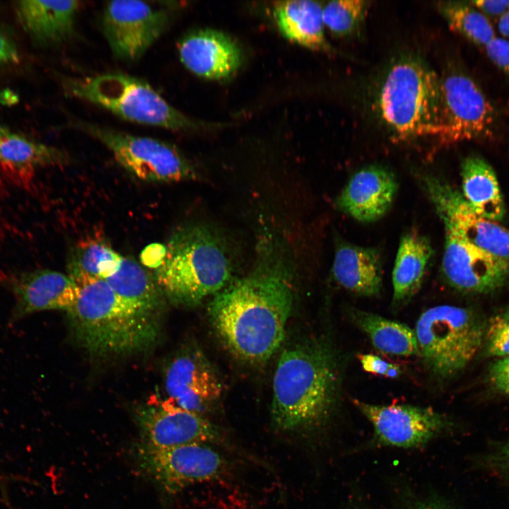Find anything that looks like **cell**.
Wrapping results in <instances>:
<instances>
[{
  "label": "cell",
  "mask_w": 509,
  "mask_h": 509,
  "mask_svg": "<svg viewBox=\"0 0 509 509\" xmlns=\"http://www.w3.org/2000/svg\"><path fill=\"white\" fill-rule=\"evenodd\" d=\"M353 402L373 425L376 441L383 445L419 447L448 426L447 419L431 408L404 404L378 405L357 399Z\"/></svg>",
  "instance_id": "13"
},
{
  "label": "cell",
  "mask_w": 509,
  "mask_h": 509,
  "mask_svg": "<svg viewBox=\"0 0 509 509\" xmlns=\"http://www.w3.org/2000/svg\"><path fill=\"white\" fill-rule=\"evenodd\" d=\"M339 393V370L327 345L315 340L291 346L273 378L272 423L283 432L316 428L332 414Z\"/></svg>",
  "instance_id": "2"
},
{
  "label": "cell",
  "mask_w": 509,
  "mask_h": 509,
  "mask_svg": "<svg viewBox=\"0 0 509 509\" xmlns=\"http://www.w3.org/2000/svg\"><path fill=\"white\" fill-rule=\"evenodd\" d=\"M19 54L15 44L0 28V65L16 64Z\"/></svg>",
  "instance_id": "34"
},
{
  "label": "cell",
  "mask_w": 509,
  "mask_h": 509,
  "mask_svg": "<svg viewBox=\"0 0 509 509\" xmlns=\"http://www.w3.org/2000/svg\"><path fill=\"white\" fill-rule=\"evenodd\" d=\"M489 380L496 390L509 395V355L501 358L492 365Z\"/></svg>",
  "instance_id": "32"
},
{
  "label": "cell",
  "mask_w": 509,
  "mask_h": 509,
  "mask_svg": "<svg viewBox=\"0 0 509 509\" xmlns=\"http://www.w3.org/2000/svg\"><path fill=\"white\" fill-rule=\"evenodd\" d=\"M423 180L445 230L509 262V229L477 214L462 193L447 182L431 175Z\"/></svg>",
  "instance_id": "12"
},
{
  "label": "cell",
  "mask_w": 509,
  "mask_h": 509,
  "mask_svg": "<svg viewBox=\"0 0 509 509\" xmlns=\"http://www.w3.org/2000/svg\"><path fill=\"white\" fill-rule=\"evenodd\" d=\"M10 134L11 132L5 127L0 124V141Z\"/></svg>",
  "instance_id": "41"
},
{
  "label": "cell",
  "mask_w": 509,
  "mask_h": 509,
  "mask_svg": "<svg viewBox=\"0 0 509 509\" xmlns=\"http://www.w3.org/2000/svg\"><path fill=\"white\" fill-rule=\"evenodd\" d=\"M182 63L193 74L208 79H223L240 67L242 53L227 35L213 30L193 31L177 45Z\"/></svg>",
  "instance_id": "17"
},
{
  "label": "cell",
  "mask_w": 509,
  "mask_h": 509,
  "mask_svg": "<svg viewBox=\"0 0 509 509\" xmlns=\"http://www.w3.org/2000/svg\"><path fill=\"white\" fill-rule=\"evenodd\" d=\"M274 16L279 30L289 40L312 50L333 52L324 35L322 6L318 2L278 1Z\"/></svg>",
  "instance_id": "21"
},
{
  "label": "cell",
  "mask_w": 509,
  "mask_h": 509,
  "mask_svg": "<svg viewBox=\"0 0 509 509\" xmlns=\"http://www.w3.org/2000/svg\"><path fill=\"white\" fill-rule=\"evenodd\" d=\"M397 185L394 175L378 165L357 171L337 199L341 211L355 219L370 222L381 218L390 207Z\"/></svg>",
  "instance_id": "19"
},
{
  "label": "cell",
  "mask_w": 509,
  "mask_h": 509,
  "mask_svg": "<svg viewBox=\"0 0 509 509\" xmlns=\"http://www.w3.org/2000/svg\"><path fill=\"white\" fill-rule=\"evenodd\" d=\"M167 398L176 406L200 414L220 399L223 386L204 355L196 348L180 351L168 365L164 379Z\"/></svg>",
  "instance_id": "16"
},
{
  "label": "cell",
  "mask_w": 509,
  "mask_h": 509,
  "mask_svg": "<svg viewBox=\"0 0 509 509\" xmlns=\"http://www.w3.org/2000/svg\"><path fill=\"white\" fill-rule=\"evenodd\" d=\"M498 464L509 477V442L498 453Z\"/></svg>",
  "instance_id": "37"
},
{
  "label": "cell",
  "mask_w": 509,
  "mask_h": 509,
  "mask_svg": "<svg viewBox=\"0 0 509 509\" xmlns=\"http://www.w3.org/2000/svg\"><path fill=\"white\" fill-rule=\"evenodd\" d=\"M442 271L450 286L470 293H488L509 281V262L445 230Z\"/></svg>",
  "instance_id": "15"
},
{
  "label": "cell",
  "mask_w": 509,
  "mask_h": 509,
  "mask_svg": "<svg viewBox=\"0 0 509 509\" xmlns=\"http://www.w3.org/2000/svg\"><path fill=\"white\" fill-rule=\"evenodd\" d=\"M440 78L423 59L407 56L385 74L377 96L379 116L401 139L436 136Z\"/></svg>",
  "instance_id": "5"
},
{
  "label": "cell",
  "mask_w": 509,
  "mask_h": 509,
  "mask_svg": "<svg viewBox=\"0 0 509 509\" xmlns=\"http://www.w3.org/2000/svg\"><path fill=\"white\" fill-rule=\"evenodd\" d=\"M65 91L135 123L172 131L221 127L197 121L169 104L150 84L129 75L110 73L63 80Z\"/></svg>",
  "instance_id": "6"
},
{
  "label": "cell",
  "mask_w": 509,
  "mask_h": 509,
  "mask_svg": "<svg viewBox=\"0 0 509 509\" xmlns=\"http://www.w3.org/2000/svg\"><path fill=\"white\" fill-rule=\"evenodd\" d=\"M419 355L428 370L441 379L462 371L484 340V325L472 310L450 305L423 312L415 327Z\"/></svg>",
  "instance_id": "7"
},
{
  "label": "cell",
  "mask_w": 509,
  "mask_h": 509,
  "mask_svg": "<svg viewBox=\"0 0 509 509\" xmlns=\"http://www.w3.org/2000/svg\"><path fill=\"white\" fill-rule=\"evenodd\" d=\"M232 271L231 257L222 237L208 226L190 223L170 237L154 278L170 301L192 306L224 288Z\"/></svg>",
  "instance_id": "4"
},
{
  "label": "cell",
  "mask_w": 509,
  "mask_h": 509,
  "mask_svg": "<svg viewBox=\"0 0 509 509\" xmlns=\"http://www.w3.org/2000/svg\"><path fill=\"white\" fill-rule=\"evenodd\" d=\"M283 244L261 238L257 260L246 276L211 298L209 312L223 343L238 359L262 364L279 349L293 303L291 265Z\"/></svg>",
  "instance_id": "1"
},
{
  "label": "cell",
  "mask_w": 509,
  "mask_h": 509,
  "mask_svg": "<svg viewBox=\"0 0 509 509\" xmlns=\"http://www.w3.org/2000/svg\"><path fill=\"white\" fill-rule=\"evenodd\" d=\"M116 295L132 308L156 315L164 296L154 276L131 257H122L117 270L105 279Z\"/></svg>",
  "instance_id": "24"
},
{
  "label": "cell",
  "mask_w": 509,
  "mask_h": 509,
  "mask_svg": "<svg viewBox=\"0 0 509 509\" xmlns=\"http://www.w3.org/2000/svg\"><path fill=\"white\" fill-rule=\"evenodd\" d=\"M431 255V245L423 235L410 232L402 238L392 271L394 303L406 301L416 293Z\"/></svg>",
  "instance_id": "25"
},
{
  "label": "cell",
  "mask_w": 509,
  "mask_h": 509,
  "mask_svg": "<svg viewBox=\"0 0 509 509\" xmlns=\"http://www.w3.org/2000/svg\"><path fill=\"white\" fill-rule=\"evenodd\" d=\"M139 459L148 475L170 493L216 479L226 469L225 459L206 443L168 448L143 445Z\"/></svg>",
  "instance_id": "11"
},
{
  "label": "cell",
  "mask_w": 509,
  "mask_h": 509,
  "mask_svg": "<svg viewBox=\"0 0 509 509\" xmlns=\"http://www.w3.org/2000/svg\"><path fill=\"white\" fill-rule=\"evenodd\" d=\"M402 372L399 367L393 364L387 371L385 377L390 378H397L401 375Z\"/></svg>",
  "instance_id": "40"
},
{
  "label": "cell",
  "mask_w": 509,
  "mask_h": 509,
  "mask_svg": "<svg viewBox=\"0 0 509 509\" xmlns=\"http://www.w3.org/2000/svg\"><path fill=\"white\" fill-rule=\"evenodd\" d=\"M71 278L78 294L68 312L70 325L79 345L90 354L126 356L153 345L158 335L156 315L126 304L103 279L86 275Z\"/></svg>",
  "instance_id": "3"
},
{
  "label": "cell",
  "mask_w": 509,
  "mask_h": 509,
  "mask_svg": "<svg viewBox=\"0 0 509 509\" xmlns=\"http://www.w3.org/2000/svg\"><path fill=\"white\" fill-rule=\"evenodd\" d=\"M11 286L16 300L14 320L43 310L69 312L78 294L69 275L49 269L24 273L13 279Z\"/></svg>",
  "instance_id": "18"
},
{
  "label": "cell",
  "mask_w": 509,
  "mask_h": 509,
  "mask_svg": "<svg viewBox=\"0 0 509 509\" xmlns=\"http://www.w3.org/2000/svg\"><path fill=\"white\" fill-rule=\"evenodd\" d=\"M74 126L100 141L124 168L142 180L172 182L196 175L192 165L169 143L84 122Z\"/></svg>",
  "instance_id": "8"
},
{
  "label": "cell",
  "mask_w": 509,
  "mask_h": 509,
  "mask_svg": "<svg viewBox=\"0 0 509 509\" xmlns=\"http://www.w3.org/2000/svg\"><path fill=\"white\" fill-rule=\"evenodd\" d=\"M122 257L104 241L88 239L77 244L70 255L68 275L105 279L117 270Z\"/></svg>",
  "instance_id": "28"
},
{
  "label": "cell",
  "mask_w": 509,
  "mask_h": 509,
  "mask_svg": "<svg viewBox=\"0 0 509 509\" xmlns=\"http://www.w3.org/2000/svg\"><path fill=\"white\" fill-rule=\"evenodd\" d=\"M462 196L479 216L493 221L503 220L505 209L494 170L483 158L471 156L462 165Z\"/></svg>",
  "instance_id": "23"
},
{
  "label": "cell",
  "mask_w": 509,
  "mask_h": 509,
  "mask_svg": "<svg viewBox=\"0 0 509 509\" xmlns=\"http://www.w3.org/2000/svg\"><path fill=\"white\" fill-rule=\"evenodd\" d=\"M485 46L491 60L509 74V42L502 38L493 37Z\"/></svg>",
  "instance_id": "33"
},
{
  "label": "cell",
  "mask_w": 509,
  "mask_h": 509,
  "mask_svg": "<svg viewBox=\"0 0 509 509\" xmlns=\"http://www.w3.org/2000/svg\"><path fill=\"white\" fill-rule=\"evenodd\" d=\"M499 32L505 37H509V9L501 16L498 22Z\"/></svg>",
  "instance_id": "39"
},
{
  "label": "cell",
  "mask_w": 509,
  "mask_h": 509,
  "mask_svg": "<svg viewBox=\"0 0 509 509\" xmlns=\"http://www.w3.org/2000/svg\"><path fill=\"white\" fill-rule=\"evenodd\" d=\"M470 3L480 11L493 16H503L509 9V0H479Z\"/></svg>",
  "instance_id": "36"
},
{
  "label": "cell",
  "mask_w": 509,
  "mask_h": 509,
  "mask_svg": "<svg viewBox=\"0 0 509 509\" xmlns=\"http://www.w3.org/2000/svg\"><path fill=\"white\" fill-rule=\"evenodd\" d=\"M333 274L344 288L361 296H375L382 287L380 255L373 248L341 245L336 250Z\"/></svg>",
  "instance_id": "22"
},
{
  "label": "cell",
  "mask_w": 509,
  "mask_h": 509,
  "mask_svg": "<svg viewBox=\"0 0 509 509\" xmlns=\"http://www.w3.org/2000/svg\"><path fill=\"white\" fill-rule=\"evenodd\" d=\"M66 155L59 149L11 133L0 141V165L16 172L62 164Z\"/></svg>",
  "instance_id": "27"
},
{
  "label": "cell",
  "mask_w": 509,
  "mask_h": 509,
  "mask_svg": "<svg viewBox=\"0 0 509 509\" xmlns=\"http://www.w3.org/2000/svg\"><path fill=\"white\" fill-rule=\"evenodd\" d=\"M438 131L445 144L484 136L491 130L493 107L476 83L467 75L454 72L440 78Z\"/></svg>",
  "instance_id": "9"
},
{
  "label": "cell",
  "mask_w": 509,
  "mask_h": 509,
  "mask_svg": "<svg viewBox=\"0 0 509 509\" xmlns=\"http://www.w3.org/2000/svg\"><path fill=\"white\" fill-rule=\"evenodd\" d=\"M484 340L489 356L502 358L509 355V308L490 320Z\"/></svg>",
  "instance_id": "31"
},
{
  "label": "cell",
  "mask_w": 509,
  "mask_h": 509,
  "mask_svg": "<svg viewBox=\"0 0 509 509\" xmlns=\"http://www.w3.org/2000/svg\"><path fill=\"white\" fill-rule=\"evenodd\" d=\"M145 446L168 448L191 443H221L217 427L204 416L185 410L169 399H153L137 413Z\"/></svg>",
  "instance_id": "14"
},
{
  "label": "cell",
  "mask_w": 509,
  "mask_h": 509,
  "mask_svg": "<svg viewBox=\"0 0 509 509\" xmlns=\"http://www.w3.org/2000/svg\"><path fill=\"white\" fill-rule=\"evenodd\" d=\"M369 7L363 0L332 1L322 6L324 27L337 37L355 33L363 23Z\"/></svg>",
  "instance_id": "30"
},
{
  "label": "cell",
  "mask_w": 509,
  "mask_h": 509,
  "mask_svg": "<svg viewBox=\"0 0 509 509\" xmlns=\"http://www.w3.org/2000/svg\"><path fill=\"white\" fill-rule=\"evenodd\" d=\"M351 317L380 351L399 356L419 355L414 329L405 324L357 310L351 312Z\"/></svg>",
  "instance_id": "26"
},
{
  "label": "cell",
  "mask_w": 509,
  "mask_h": 509,
  "mask_svg": "<svg viewBox=\"0 0 509 509\" xmlns=\"http://www.w3.org/2000/svg\"><path fill=\"white\" fill-rule=\"evenodd\" d=\"M80 6L78 1L27 0L16 2L15 8L31 39L39 45L51 46L74 36Z\"/></svg>",
  "instance_id": "20"
},
{
  "label": "cell",
  "mask_w": 509,
  "mask_h": 509,
  "mask_svg": "<svg viewBox=\"0 0 509 509\" xmlns=\"http://www.w3.org/2000/svg\"><path fill=\"white\" fill-rule=\"evenodd\" d=\"M413 509H450L446 504L438 501H429L416 505Z\"/></svg>",
  "instance_id": "38"
},
{
  "label": "cell",
  "mask_w": 509,
  "mask_h": 509,
  "mask_svg": "<svg viewBox=\"0 0 509 509\" xmlns=\"http://www.w3.org/2000/svg\"><path fill=\"white\" fill-rule=\"evenodd\" d=\"M439 9L453 32L478 45H486L494 37L488 18L469 2H442Z\"/></svg>",
  "instance_id": "29"
},
{
  "label": "cell",
  "mask_w": 509,
  "mask_h": 509,
  "mask_svg": "<svg viewBox=\"0 0 509 509\" xmlns=\"http://www.w3.org/2000/svg\"><path fill=\"white\" fill-rule=\"evenodd\" d=\"M358 358L364 370L383 376L393 365L373 354H361Z\"/></svg>",
  "instance_id": "35"
},
{
  "label": "cell",
  "mask_w": 509,
  "mask_h": 509,
  "mask_svg": "<svg viewBox=\"0 0 509 509\" xmlns=\"http://www.w3.org/2000/svg\"><path fill=\"white\" fill-rule=\"evenodd\" d=\"M170 12L142 1H112L104 8V35L115 57L126 62L140 59L163 34Z\"/></svg>",
  "instance_id": "10"
}]
</instances>
